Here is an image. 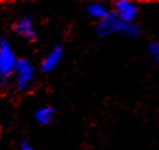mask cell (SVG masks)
I'll return each instance as SVG.
<instances>
[{
  "mask_svg": "<svg viewBox=\"0 0 159 150\" xmlns=\"http://www.w3.org/2000/svg\"><path fill=\"white\" fill-rule=\"evenodd\" d=\"M17 61L10 41L4 36L0 37V84L2 87L7 86L14 77Z\"/></svg>",
  "mask_w": 159,
  "mask_h": 150,
  "instance_id": "1",
  "label": "cell"
},
{
  "mask_svg": "<svg viewBox=\"0 0 159 150\" xmlns=\"http://www.w3.org/2000/svg\"><path fill=\"white\" fill-rule=\"evenodd\" d=\"M35 77V67L27 58H19L14 72L15 88L19 92H26L30 89Z\"/></svg>",
  "mask_w": 159,
  "mask_h": 150,
  "instance_id": "2",
  "label": "cell"
},
{
  "mask_svg": "<svg viewBox=\"0 0 159 150\" xmlns=\"http://www.w3.org/2000/svg\"><path fill=\"white\" fill-rule=\"evenodd\" d=\"M124 24L125 22H123L114 12H109L104 19L98 21L96 31L99 36L106 37V36L113 35L116 32H122V29H123Z\"/></svg>",
  "mask_w": 159,
  "mask_h": 150,
  "instance_id": "3",
  "label": "cell"
},
{
  "mask_svg": "<svg viewBox=\"0 0 159 150\" xmlns=\"http://www.w3.org/2000/svg\"><path fill=\"white\" fill-rule=\"evenodd\" d=\"M12 30L17 36H21L22 38H25L27 41L36 40V31H35L34 21L30 16H24V17L19 19L15 22Z\"/></svg>",
  "mask_w": 159,
  "mask_h": 150,
  "instance_id": "4",
  "label": "cell"
},
{
  "mask_svg": "<svg viewBox=\"0 0 159 150\" xmlns=\"http://www.w3.org/2000/svg\"><path fill=\"white\" fill-rule=\"evenodd\" d=\"M138 12L137 6L127 0H119L114 2V14L125 24H132Z\"/></svg>",
  "mask_w": 159,
  "mask_h": 150,
  "instance_id": "5",
  "label": "cell"
},
{
  "mask_svg": "<svg viewBox=\"0 0 159 150\" xmlns=\"http://www.w3.org/2000/svg\"><path fill=\"white\" fill-rule=\"evenodd\" d=\"M62 57H63V50H62V47H61V46L53 47V48L47 53V56L42 60L41 71L45 72V73L53 71V69L58 66V63L61 62Z\"/></svg>",
  "mask_w": 159,
  "mask_h": 150,
  "instance_id": "6",
  "label": "cell"
},
{
  "mask_svg": "<svg viewBox=\"0 0 159 150\" xmlns=\"http://www.w3.org/2000/svg\"><path fill=\"white\" fill-rule=\"evenodd\" d=\"M34 118H35L36 123H39L40 125H48L50 123H52V120L55 118V109L48 105L40 107L35 110Z\"/></svg>",
  "mask_w": 159,
  "mask_h": 150,
  "instance_id": "7",
  "label": "cell"
},
{
  "mask_svg": "<svg viewBox=\"0 0 159 150\" xmlns=\"http://www.w3.org/2000/svg\"><path fill=\"white\" fill-rule=\"evenodd\" d=\"M87 12L93 19H97V20H102V19H104L109 14L107 7L102 2H91L87 6Z\"/></svg>",
  "mask_w": 159,
  "mask_h": 150,
  "instance_id": "8",
  "label": "cell"
},
{
  "mask_svg": "<svg viewBox=\"0 0 159 150\" xmlns=\"http://www.w3.org/2000/svg\"><path fill=\"white\" fill-rule=\"evenodd\" d=\"M120 33L124 36H128V37H135L139 35V29H138V26H135L133 24H124Z\"/></svg>",
  "mask_w": 159,
  "mask_h": 150,
  "instance_id": "9",
  "label": "cell"
},
{
  "mask_svg": "<svg viewBox=\"0 0 159 150\" xmlns=\"http://www.w3.org/2000/svg\"><path fill=\"white\" fill-rule=\"evenodd\" d=\"M148 53L150 55V57L155 62H159V43L158 42H150L148 45Z\"/></svg>",
  "mask_w": 159,
  "mask_h": 150,
  "instance_id": "10",
  "label": "cell"
},
{
  "mask_svg": "<svg viewBox=\"0 0 159 150\" xmlns=\"http://www.w3.org/2000/svg\"><path fill=\"white\" fill-rule=\"evenodd\" d=\"M17 150H35V149H34V146L31 145V143H30L29 140L24 139V140H21V141H20Z\"/></svg>",
  "mask_w": 159,
  "mask_h": 150,
  "instance_id": "11",
  "label": "cell"
}]
</instances>
